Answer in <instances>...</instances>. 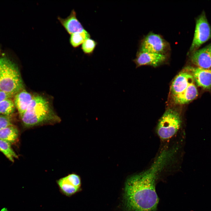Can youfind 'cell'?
Here are the masks:
<instances>
[{"label":"cell","mask_w":211,"mask_h":211,"mask_svg":"<svg viewBox=\"0 0 211 211\" xmlns=\"http://www.w3.org/2000/svg\"><path fill=\"white\" fill-rule=\"evenodd\" d=\"M195 83L189 85L185 91L181 94L173 97L175 103L180 105L186 104L197 97L198 92Z\"/></svg>","instance_id":"cell-13"},{"label":"cell","mask_w":211,"mask_h":211,"mask_svg":"<svg viewBox=\"0 0 211 211\" xmlns=\"http://www.w3.org/2000/svg\"><path fill=\"white\" fill-rule=\"evenodd\" d=\"M13 96L11 94L0 90V103L5 99L11 98Z\"/></svg>","instance_id":"cell-22"},{"label":"cell","mask_w":211,"mask_h":211,"mask_svg":"<svg viewBox=\"0 0 211 211\" xmlns=\"http://www.w3.org/2000/svg\"><path fill=\"white\" fill-rule=\"evenodd\" d=\"M19 131L13 125L0 130V139L7 141L11 144L17 140Z\"/></svg>","instance_id":"cell-14"},{"label":"cell","mask_w":211,"mask_h":211,"mask_svg":"<svg viewBox=\"0 0 211 211\" xmlns=\"http://www.w3.org/2000/svg\"><path fill=\"white\" fill-rule=\"evenodd\" d=\"M13 101L19 115L27 110L33 96L23 89L14 96Z\"/></svg>","instance_id":"cell-12"},{"label":"cell","mask_w":211,"mask_h":211,"mask_svg":"<svg viewBox=\"0 0 211 211\" xmlns=\"http://www.w3.org/2000/svg\"><path fill=\"white\" fill-rule=\"evenodd\" d=\"M70 35L69 42L71 45L74 48L78 47L86 39L90 37V34L85 30L82 32L75 33Z\"/></svg>","instance_id":"cell-16"},{"label":"cell","mask_w":211,"mask_h":211,"mask_svg":"<svg viewBox=\"0 0 211 211\" xmlns=\"http://www.w3.org/2000/svg\"><path fill=\"white\" fill-rule=\"evenodd\" d=\"M23 82L16 65L5 57L0 59V90L13 96L23 89Z\"/></svg>","instance_id":"cell-3"},{"label":"cell","mask_w":211,"mask_h":211,"mask_svg":"<svg viewBox=\"0 0 211 211\" xmlns=\"http://www.w3.org/2000/svg\"><path fill=\"white\" fill-rule=\"evenodd\" d=\"M172 156L164 150L150 167L129 178L126 183L125 205L128 211H155L159 202L155 181L159 173L172 159Z\"/></svg>","instance_id":"cell-1"},{"label":"cell","mask_w":211,"mask_h":211,"mask_svg":"<svg viewBox=\"0 0 211 211\" xmlns=\"http://www.w3.org/2000/svg\"><path fill=\"white\" fill-rule=\"evenodd\" d=\"M10 143L0 139V151L10 161L13 162L15 158L18 156L13 151Z\"/></svg>","instance_id":"cell-17"},{"label":"cell","mask_w":211,"mask_h":211,"mask_svg":"<svg viewBox=\"0 0 211 211\" xmlns=\"http://www.w3.org/2000/svg\"><path fill=\"white\" fill-rule=\"evenodd\" d=\"M185 69L191 74L198 86L204 89H211V69L187 67Z\"/></svg>","instance_id":"cell-8"},{"label":"cell","mask_w":211,"mask_h":211,"mask_svg":"<svg viewBox=\"0 0 211 211\" xmlns=\"http://www.w3.org/2000/svg\"><path fill=\"white\" fill-rule=\"evenodd\" d=\"M194 82L193 76L190 72L185 69L181 72L175 78L172 83L171 92L172 97L181 94L189 85Z\"/></svg>","instance_id":"cell-7"},{"label":"cell","mask_w":211,"mask_h":211,"mask_svg":"<svg viewBox=\"0 0 211 211\" xmlns=\"http://www.w3.org/2000/svg\"><path fill=\"white\" fill-rule=\"evenodd\" d=\"M19 115L23 125L26 127L50 122H59V120L48 101L39 95L33 96L26 110Z\"/></svg>","instance_id":"cell-2"},{"label":"cell","mask_w":211,"mask_h":211,"mask_svg":"<svg viewBox=\"0 0 211 211\" xmlns=\"http://www.w3.org/2000/svg\"><path fill=\"white\" fill-rule=\"evenodd\" d=\"M16 107L11 98L5 99L0 103V114L9 116L14 112Z\"/></svg>","instance_id":"cell-18"},{"label":"cell","mask_w":211,"mask_h":211,"mask_svg":"<svg viewBox=\"0 0 211 211\" xmlns=\"http://www.w3.org/2000/svg\"><path fill=\"white\" fill-rule=\"evenodd\" d=\"M57 19L67 32L70 35L82 32L85 30L77 18L76 13L74 9L71 11L69 15L66 18L58 16Z\"/></svg>","instance_id":"cell-11"},{"label":"cell","mask_w":211,"mask_h":211,"mask_svg":"<svg viewBox=\"0 0 211 211\" xmlns=\"http://www.w3.org/2000/svg\"><path fill=\"white\" fill-rule=\"evenodd\" d=\"M13 125L9 116L0 115V130Z\"/></svg>","instance_id":"cell-21"},{"label":"cell","mask_w":211,"mask_h":211,"mask_svg":"<svg viewBox=\"0 0 211 211\" xmlns=\"http://www.w3.org/2000/svg\"><path fill=\"white\" fill-rule=\"evenodd\" d=\"M60 192L67 197H70L80 190V188L75 187L66 181L63 177L56 181Z\"/></svg>","instance_id":"cell-15"},{"label":"cell","mask_w":211,"mask_h":211,"mask_svg":"<svg viewBox=\"0 0 211 211\" xmlns=\"http://www.w3.org/2000/svg\"><path fill=\"white\" fill-rule=\"evenodd\" d=\"M64 179L72 185L80 188L81 180L79 176L75 173H71L63 177Z\"/></svg>","instance_id":"cell-20"},{"label":"cell","mask_w":211,"mask_h":211,"mask_svg":"<svg viewBox=\"0 0 211 211\" xmlns=\"http://www.w3.org/2000/svg\"><path fill=\"white\" fill-rule=\"evenodd\" d=\"M97 45V43L95 40L89 38L82 44L81 49L85 54L89 55L93 52Z\"/></svg>","instance_id":"cell-19"},{"label":"cell","mask_w":211,"mask_h":211,"mask_svg":"<svg viewBox=\"0 0 211 211\" xmlns=\"http://www.w3.org/2000/svg\"><path fill=\"white\" fill-rule=\"evenodd\" d=\"M211 38V28L204 12L196 20L194 36L190 50L194 52Z\"/></svg>","instance_id":"cell-5"},{"label":"cell","mask_w":211,"mask_h":211,"mask_svg":"<svg viewBox=\"0 0 211 211\" xmlns=\"http://www.w3.org/2000/svg\"><path fill=\"white\" fill-rule=\"evenodd\" d=\"M181 123V115L178 111L173 109H168L158 123L156 128L158 136L163 140L171 138L179 130Z\"/></svg>","instance_id":"cell-4"},{"label":"cell","mask_w":211,"mask_h":211,"mask_svg":"<svg viewBox=\"0 0 211 211\" xmlns=\"http://www.w3.org/2000/svg\"><path fill=\"white\" fill-rule=\"evenodd\" d=\"M168 47L167 43L160 35L151 33L142 40L139 51L165 54Z\"/></svg>","instance_id":"cell-6"},{"label":"cell","mask_w":211,"mask_h":211,"mask_svg":"<svg viewBox=\"0 0 211 211\" xmlns=\"http://www.w3.org/2000/svg\"><path fill=\"white\" fill-rule=\"evenodd\" d=\"M166 56L165 54L139 51L134 61L137 67L148 65L156 67L166 60Z\"/></svg>","instance_id":"cell-10"},{"label":"cell","mask_w":211,"mask_h":211,"mask_svg":"<svg viewBox=\"0 0 211 211\" xmlns=\"http://www.w3.org/2000/svg\"><path fill=\"white\" fill-rule=\"evenodd\" d=\"M192 62L197 67L211 69V43L193 52L190 57Z\"/></svg>","instance_id":"cell-9"}]
</instances>
